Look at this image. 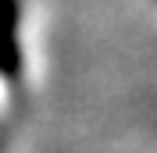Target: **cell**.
<instances>
[{
	"mask_svg": "<svg viewBox=\"0 0 157 153\" xmlns=\"http://www.w3.org/2000/svg\"><path fill=\"white\" fill-rule=\"evenodd\" d=\"M21 68V0H0V78L18 82Z\"/></svg>",
	"mask_w": 157,
	"mask_h": 153,
	"instance_id": "6da1fadb",
	"label": "cell"
}]
</instances>
